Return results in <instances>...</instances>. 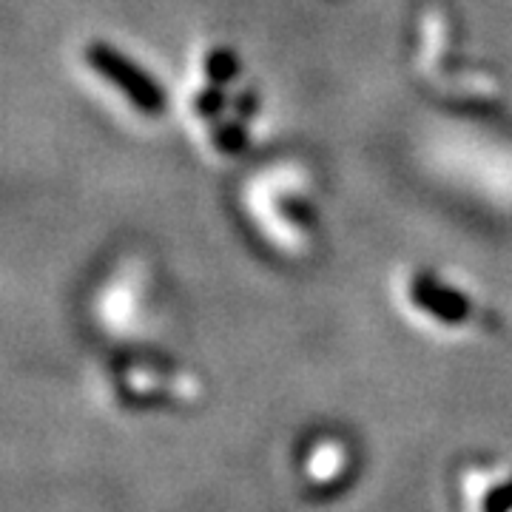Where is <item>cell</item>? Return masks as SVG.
<instances>
[{"instance_id": "3957f363", "label": "cell", "mask_w": 512, "mask_h": 512, "mask_svg": "<svg viewBox=\"0 0 512 512\" xmlns=\"http://www.w3.org/2000/svg\"><path fill=\"white\" fill-rule=\"evenodd\" d=\"M350 453L342 441L322 439L313 444L305 458V478L313 487H330L339 484L345 473H348Z\"/></svg>"}, {"instance_id": "7a4b0ae2", "label": "cell", "mask_w": 512, "mask_h": 512, "mask_svg": "<svg viewBox=\"0 0 512 512\" xmlns=\"http://www.w3.org/2000/svg\"><path fill=\"white\" fill-rule=\"evenodd\" d=\"M410 296H413V302L419 305L421 311L436 316L439 322L458 325V322H464L467 313H470V305H467L464 293H458L456 288L439 282L436 276H419V279L413 282Z\"/></svg>"}, {"instance_id": "6da1fadb", "label": "cell", "mask_w": 512, "mask_h": 512, "mask_svg": "<svg viewBox=\"0 0 512 512\" xmlns=\"http://www.w3.org/2000/svg\"><path fill=\"white\" fill-rule=\"evenodd\" d=\"M89 66L100 74L103 80H109L117 92L126 97L128 103H134L137 109L146 114H157L165 106L163 86L154 83V77L146 74L137 63H131L123 52L111 49L109 43H89L86 49Z\"/></svg>"}, {"instance_id": "277c9868", "label": "cell", "mask_w": 512, "mask_h": 512, "mask_svg": "<svg viewBox=\"0 0 512 512\" xmlns=\"http://www.w3.org/2000/svg\"><path fill=\"white\" fill-rule=\"evenodd\" d=\"M461 498H464V512H493V501L498 498V470H481V467L464 470Z\"/></svg>"}, {"instance_id": "5b68a950", "label": "cell", "mask_w": 512, "mask_h": 512, "mask_svg": "<svg viewBox=\"0 0 512 512\" xmlns=\"http://www.w3.org/2000/svg\"><path fill=\"white\" fill-rule=\"evenodd\" d=\"M504 512H512V504H507V507H504Z\"/></svg>"}]
</instances>
